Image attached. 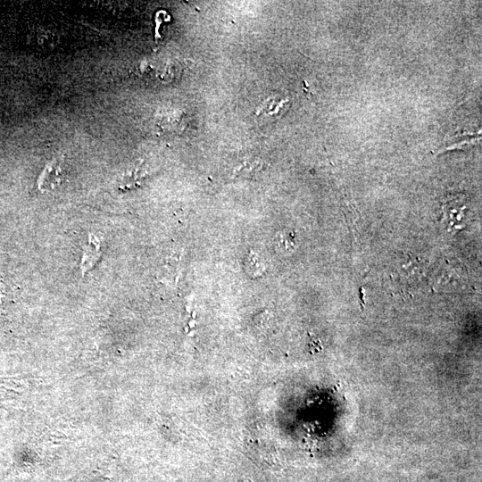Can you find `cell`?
Segmentation results:
<instances>
[{
    "label": "cell",
    "mask_w": 482,
    "mask_h": 482,
    "mask_svg": "<svg viewBox=\"0 0 482 482\" xmlns=\"http://www.w3.org/2000/svg\"><path fill=\"white\" fill-rule=\"evenodd\" d=\"M295 234L292 231L278 232L274 237V245L280 253H290L295 249Z\"/></svg>",
    "instance_id": "4"
},
{
    "label": "cell",
    "mask_w": 482,
    "mask_h": 482,
    "mask_svg": "<svg viewBox=\"0 0 482 482\" xmlns=\"http://www.w3.org/2000/svg\"><path fill=\"white\" fill-rule=\"evenodd\" d=\"M100 256V242L94 235L88 236V242L83 249L81 259V271L85 274L90 270Z\"/></svg>",
    "instance_id": "2"
},
{
    "label": "cell",
    "mask_w": 482,
    "mask_h": 482,
    "mask_svg": "<svg viewBox=\"0 0 482 482\" xmlns=\"http://www.w3.org/2000/svg\"><path fill=\"white\" fill-rule=\"evenodd\" d=\"M0 296H1V291H0Z\"/></svg>",
    "instance_id": "7"
},
{
    "label": "cell",
    "mask_w": 482,
    "mask_h": 482,
    "mask_svg": "<svg viewBox=\"0 0 482 482\" xmlns=\"http://www.w3.org/2000/svg\"><path fill=\"white\" fill-rule=\"evenodd\" d=\"M62 168L60 160L49 162L39 174L37 179L38 189L42 192L49 191L57 187L62 180Z\"/></svg>",
    "instance_id": "1"
},
{
    "label": "cell",
    "mask_w": 482,
    "mask_h": 482,
    "mask_svg": "<svg viewBox=\"0 0 482 482\" xmlns=\"http://www.w3.org/2000/svg\"><path fill=\"white\" fill-rule=\"evenodd\" d=\"M183 121V113L180 112H168L161 116L158 126L163 131H178L181 129Z\"/></svg>",
    "instance_id": "3"
},
{
    "label": "cell",
    "mask_w": 482,
    "mask_h": 482,
    "mask_svg": "<svg viewBox=\"0 0 482 482\" xmlns=\"http://www.w3.org/2000/svg\"><path fill=\"white\" fill-rule=\"evenodd\" d=\"M260 168L261 165L258 162H245L242 165H240L239 169H237V171L241 175H248L252 172H256Z\"/></svg>",
    "instance_id": "6"
},
{
    "label": "cell",
    "mask_w": 482,
    "mask_h": 482,
    "mask_svg": "<svg viewBox=\"0 0 482 482\" xmlns=\"http://www.w3.org/2000/svg\"><path fill=\"white\" fill-rule=\"evenodd\" d=\"M245 268L250 276H261L264 271V263L260 256L253 252H251L245 261Z\"/></svg>",
    "instance_id": "5"
}]
</instances>
